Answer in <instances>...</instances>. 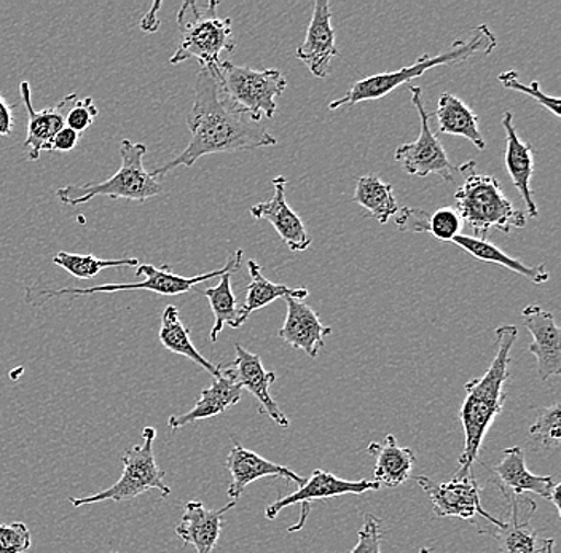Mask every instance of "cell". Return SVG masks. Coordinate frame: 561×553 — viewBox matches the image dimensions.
<instances>
[{
  "mask_svg": "<svg viewBox=\"0 0 561 553\" xmlns=\"http://www.w3.org/2000/svg\"><path fill=\"white\" fill-rule=\"evenodd\" d=\"M144 442L140 446H133L123 453L122 477L111 488L103 489L96 495L85 496V498H70L73 507H83L88 504L104 503V500H129L138 498L142 493L157 489L161 498H168L171 495L170 485L164 482V472L157 464L156 454H153V442H156V428H144Z\"/></svg>",
  "mask_w": 561,
  "mask_h": 553,
  "instance_id": "9c48e42d",
  "label": "cell"
},
{
  "mask_svg": "<svg viewBox=\"0 0 561 553\" xmlns=\"http://www.w3.org/2000/svg\"><path fill=\"white\" fill-rule=\"evenodd\" d=\"M249 275L251 283L245 287V302L243 304V313L245 320H249L254 311L268 307L270 303L278 299L293 297L296 300H304L308 297L307 287H287L284 285H275L263 276L262 267L255 261L248 262Z\"/></svg>",
  "mask_w": 561,
  "mask_h": 553,
  "instance_id": "f546056e",
  "label": "cell"
},
{
  "mask_svg": "<svg viewBox=\"0 0 561 553\" xmlns=\"http://www.w3.org/2000/svg\"><path fill=\"white\" fill-rule=\"evenodd\" d=\"M458 171L466 178L455 194L456 211L471 227L473 238L486 240L493 229L501 233L525 229V212L515 208L496 177L476 173V161L461 164Z\"/></svg>",
  "mask_w": 561,
  "mask_h": 553,
  "instance_id": "277c9868",
  "label": "cell"
},
{
  "mask_svg": "<svg viewBox=\"0 0 561 553\" xmlns=\"http://www.w3.org/2000/svg\"><path fill=\"white\" fill-rule=\"evenodd\" d=\"M217 80L228 100L257 124H261L262 117L270 120L275 118L278 111L276 100L283 96L287 87L286 77L278 69L255 71L231 61H222Z\"/></svg>",
  "mask_w": 561,
  "mask_h": 553,
  "instance_id": "ba28073f",
  "label": "cell"
},
{
  "mask_svg": "<svg viewBox=\"0 0 561 553\" xmlns=\"http://www.w3.org/2000/svg\"><path fill=\"white\" fill-rule=\"evenodd\" d=\"M396 216L401 232L430 233L444 243H451L461 234L462 219L454 208H440L434 215L424 209L403 208Z\"/></svg>",
  "mask_w": 561,
  "mask_h": 553,
  "instance_id": "484cf974",
  "label": "cell"
},
{
  "mask_svg": "<svg viewBox=\"0 0 561 553\" xmlns=\"http://www.w3.org/2000/svg\"><path fill=\"white\" fill-rule=\"evenodd\" d=\"M226 468L231 475L227 495L228 498L234 500V503L241 498L245 486L251 485L252 482L259 481V479L280 477L297 483L298 486L304 485L305 481H307V479L296 474L293 469L265 460L261 454L248 450V448L243 446H238V443L231 448L230 453H228Z\"/></svg>",
  "mask_w": 561,
  "mask_h": 553,
  "instance_id": "ffe728a7",
  "label": "cell"
},
{
  "mask_svg": "<svg viewBox=\"0 0 561 553\" xmlns=\"http://www.w3.org/2000/svg\"><path fill=\"white\" fill-rule=\"evenodd\" d=\"M380 488V483L375 481H343V479L336 477L325 469H316L313 475L305 481L297 492H294L293 495L280 496L278 500L270 504L266 507L265 517L273 520L286 507L301 504V516L298 518V523L287 530L289 533H296L307 523L313 500L340 498V496L345 495H364V493L377 492Z\"/></svg>",
  "mask_w": 561,
  "mask_h": 553,
  "instance_id": "7c38bea8",
  "label": "cell"
},
{
  "mask_svg": "<svg viewBox=\"0 0 561 553\" xmlns=\"http://www.w3.org/2000/svg\"><path fill=\"white\" fill-rule=\"evenodd\" d=\"M146 143L131 142L123 139L121 146L122 164L114 176L103 182H87V184L68 185L58 188L56 198L66 206L87 205L96 197L112 199H128V201L142 203L158 197L163 192L160 182L144 168L146 157Z\"/></svg>",
  "mask_w": 561,
  "mask_h": 553,
  "instance_id": "8992f818",
  "label": "cell"
},
{
  "mask_svg": "<svg viewBox=\"0 0 561 553\" xmlns=\"http://www.w3.org/2000/svg\"><path fill=\"white\" fill-rule=\"evenodd\" d=\"M237 503L231 500L222 509L209 510L202 500H188L181 521L175 527V534L184 544L193 545L196 553H214L222 533V518Z\"/></svg>",
  "mask_w": 561,
  "mask_h": 553,
  "instance_id": "7402d4cb",
  "label": "cell"
},
{
  "mask_svg": "<svg viewBox=\"0 0 561 553\" xmlns=\"http://www.w3.org/2000/svg\"><path fill=\"white\" fill-rule=\"evenodd\" d=\"M111 553H117V552H111Z\"/></svg>",
  "mask_w": 561,
  "mask_h": 553,
  "instance_id": "7bdbcfd3",
  "label": "cell"
},
{
  "mask_svg": "<svg viewBox=\"0 0 561 553\" xmlns=\"http://www.w3.org/2000/svg\"><path fill=\"white\" fill-rule=\"evenodd\" d=\"M13 128H15V115H13L12 104L0 94V138L12 135Z\"/></svg>",
  "mask_w": 561,
  "mask_h": 553,
  "instance_id": "ab89813d",
  "label": "cell"
},
{
  "mask_svg": "<svg viewBox=\"0 0 561 553\" xmlns=\"http://www.w3.org/2000/svg\"><path fill=\"white\" fill-rule=\"evenodd\" d=\"M80 141L79 133L73 131V129L62 128L58 135L55 136L50 146V152H59V153H68L72 152L76 149L77 143Z\"/></svg>",
  "mask_w": 561,
  "mask_h": 553,
  "instance_id": "f35d334b",
  "label": "cell"
},
{
  "mask_svg": "<svg viewBox=\"0 0 561 553\" xmlns=\"http://www.w3.org/2000/svg\"><path fill=\"white\" fill-rule=\"evenodd\" d=\"M416 483L430 496L434 514L437 517H458L466 521L482 517L491 525L501 523V520L483 509L482 498H480L482 489H480L479 482L473 479V475L462 479V481L454 479V481L447 483H437L431 481L430 477L420 475V477H416Z\"/></svg>",
  "mask_w": 561,
  "mask_h": 553,
  "instance_id": "4fadbf2b",
  "label": "cell"
},
{
  "mask_svg": "<svg viewBox=\"0 0 561 553\" xmlns=\"http://www.w3.org/2000/svg\"><path fill=\"white\" fill-rule=\"evenodd\" d=\"M219 2L210 0L205 7L195 0L182 3L178 13V26L182 41L178 50L171 56L170 65H181L188 59H196L202 68L219 72L222 65L220 55L231 54L237 48L230 19L217 16Z\"/></svg>",
  "mask_w": 561,
  "mask_h": 553,
  "instance_id": "5b68a950",
  "label": "cell"
},
{
  "mask_svg": "<svg viewBox=\"0 0 561 553\" xmlns=\"http://www.w3.org/2000/svg\"><path fill=\"white\" fill-rule=\"evenodd\" d=\"M451 243L455 246L461 247L471 254L477 261L486 262V264H496L501 267L511 269V272L517 273V275L525 276L528 281L535 283V285H543L549 281L550 273L546 265L541 264L538 267H526L524 262L517 261V258L511 257L506 252L494 246L489 240H477L473 237H466V234H458Z\"/></svg>",
  "mask_w": 561,
  "mask_h": 553,
  "instance_id": "83f0119b",
  "label": "cell"
},
{
  "mask_svg": "<svg viewBox=\"0 0 561 553\" xmlns=\"http://www.w3.org/2000/svg\"><path fill=\"white\" fill-rule=\"evenodd\" d=\"M410 94H412L413 106L420 115V136L416 141L399 146L396 149L394 160L401 164L409 176L424 178L436 174L444 181L454 182V171H458V166L448 159L447 150L438 141L436 133L431 129L430 114L423 104V90L412 85Z\"/></svg>",
  "mask_w": 561,
  "mask_h": 553,
  "instance_id": "30bf717a",
  "label": "cell"
},
{
  "mask_svg": "<svg viewBox=\"0 0 561 553\" xmlns=\"http://www.w3.org/2000/svg\"><path fill=\"white\" fill-rule=\"evenodd\" d=\"M286 321L279 329L278 337L314 359L324 348V337L332 334V329L322 324L313 308L301 300L286 297Z\"/></svg>",
  "mask_w": 561,
  "mask_h": 553,
  "instance_id": "44dd1931",
  "label": "cell"
},
{
  "mask_svg": "<svg viewBox=\"0 0 561 553\" xmlns=\"http://www.w3.org/2000/svg\"><path fill=\"white\" fill-rule=\"evenodd\" d=\"M234 353H237V357L233 362L226 364L227 369L233 373L234 380L243 390L249 391L257 399L262 413H266L280 428H289V419L270 393V388L276 381L275 373L263 367L261 356L248 352L238 343L234 345Z\"/></svg>",
  "mask_w": 561,
  "mask_h": 553,
  "instance_id": "e0dca14e",
  "label": "cell"
},
{
  "mask_svg": "<svg viewBox=\"0 0 561 553\" xmlns=\"http://www.w3.org/2000/svg\"><path fill=\"white\" fill-rule=\"evenodd\" d=\"M497 489L508 506L507 520L500 525H491L485 520L479 533L494 539L501 553H553L556 539L539 535L529 523L538 509L535 500Z\"/></svg>",
  "mask_w": 561,
  "mask_h": 553,
  "instance_id": "8fae6325",
  "label": "cell"
},
{
  "mask_svg": "<svg viewBox=\"0 0 561 553\" xmlns=\"http://www.w3.org/2000/svg\"><path fill=\"white\" fill-rule=\"evenodd\" d=\"M160 9V3H156L153 5V10L150 13H147L146 19L142 20V30L144 31H156L158 26V21H153V19L157 20V10Z\"/></svg>",
  "mask_w": 561,
  "mask_h": 553,
  "instance_id": "60d3db41",
  "label": "cell"
},
{
  "mask_svg": "<svg viewBox=\"0 0 561 553\" xmlns=\"http://www.w3.org/2000/svg\"><path fill=\"white\" fill-rule=\"evenodd\" d=\"M158 338H160L161 346L167 348L168 352L174 353L182 357H187L196 366L205 369L210 376L217 378L220 376L219 367L214 366L209 362L206 357L199 355L198 349L195 348L191 338V329L185 327L184 322L179 316V310L174 304L164 308L163 316H161V327L158 332Z\"/></svg>",
  "mask_w": 561,
  "mask_h": 553,
  "instance_id": "f1b7e54d",
  "label": "cell"
},
{
  "mask_svg": "<svg viewBox=\"0 0 561 553\" xmlns=\"http://www.w3.org/2000/svg\"><path fill=\"white\" fill-rule=\"evenodd\" d=\"M53 264L59 268L66 269L70 276L77 279H93L100 275L103 269L107 268H136L139 267V261L136 257L114 258V261H105V258L94 257L93 254H70V252H58L53 257Z\"/></svg>",
  "mask_w": 561,
  "mask_h": 553,
  "instance_id": "d6a6232c",
  "label": "cell"
},
{
  "mask_svg": "<svg viewBox=\"0 0 561 553\" xmlns=\"http://www.w3.org/2000/svg\"><path fill=\"white\" fill-rule=\"evenodd\" d=\"M243 262V251L238 250L228 257L226 267L214 269L205 275L187 276L175 275L171 272L170 265H163L158 268L156 265H139L136 269V276H146L144 281L125 283V285H101L91 287H62V289H53L45 287L42 283L26 287V302L31 304H42L51 299H61V297H85L94 293H118L125 290H149V292L160 293V296H181L188 292L199 283L209 281L213 278H220L226 273H237Z\"/></svg>",
  "mask_w": 561,
  "mask_h": 553,
  "instance_id": "52a82bcc",
  "label": "cell"
},
{
  "mask_svg": "<svg viewBox=\"0 0 561 553\" xmlns=\"http://www.w3.org/2000/svg\"><path fill=\"white\" fill-rule=\"evenodd\" d=\"M192 139L184 152L152 171L153 178H163L179 166L192 168L199 159L214 153L252 152L278 143L257 122L231 103L220 89L219 80L209 69H199L195 96L187 117Z\"/></svg>",
  "mask_w": 561,
  "mask_h": 553,
  "instance_id": "6da1fadb",
  "label": "cell"
},
{
  "mask_svg": "<svg viewBox=\"0 0 561 553\" xmlns=\"http://www.w3.org/2000/svg\"><path fill=\"white\" fill-rule=\"evenodd\" d=\"M287 178L278 176L273 178V198L270 201L259 203L251 208V216L255 220H266L279 234L280 240L293 252H304L311 246V237L305 229L304 222L297 212L290 209L286 201Z\"/></svg>",
  "mask_w": 561,
  "mask_h": 553,
  "instance_id": "d6986e66",
  "label": "cell"
},
{
  "mask_svg": "<svg viewBox=\"0 0 561 553\" xmlns=\"http://www.w3.org/2000/svg\"><path fill=\"white\" fill-rule=\"evenodd\" d=\"M350 553H381V527L377 517L367 514L357 534V544Z\"/></svg>",
  "mask_w": 561,
  "mask_h": 553,
  "instance_id": "8d00e7d4",
  "label": "cell"
},
{
  "mask_svg": "<svg viewBox=\"0 0 561 553\" xmlns=\"http://www.w3.org/2000/svg\"><path fill=\"white\" fill-rule=\"evenodd\" d=\"M501 85L507 90L520 91V93L528 94L529 97L536 101V103L541 104L542 107H546L547 111L552 112L557 118H560V100L559 97L547 96L546 93L541 90V85H539L538 80H533L529 85H525L518 80V73L515 71H507L501 73L497 77Z\"/></svg>",
  "mask_w": 561,
  "mask_h": 553,
  "instance_id": "e575fe53",
  "label": "cell"
},
{
  "mask_svg": "<svg viewBox=\"0 0 561 553\" xmlns=\"http://www.w3.org/2000/svg\"><path fill=\"white\" fill-rule=\"evenodd\" d=\"M496 47L497 41L493 31L486 24H479V26L473 27L472 37L469 41L456 38L451 47L448 50L442 51L440 55H423L419 61L413 62L412 66H407V68L399 69V71L377 73V76L357 80L346 91L345 96L332 101L329 104V108L335 111V108L354 106V104L364 103V101L380 100V97L388 96L389 93H392L399 87L405 85L410 80L419 79L430 69L438 68V66L466 62L476 55L489 56L493 54Z\"/></svg>",
  "mask_w": 561,
  "mask_h": 553,
  "instance_id": "3957f363",
  "label": "cell"
},
{
  "mask_svg": "<svg viewBox=\"0 0 561 553\" xmlns=\"http://www.w3.org/2000/svg\"><path fill=\"white\" fill-rule=\"evenodd\" d=\"M367 451L377 457L374 469L375 482L396 488L409 481L416 463L415 453L410 448L399 447L398 439L392 434H388L381 443H370Z\"/></svg>",
  "mask_w": 561,
  "mask_h": 553,
  "instance_id": "d4e9b609",
  "label": "cell"
},
{
  "mask_svg": "<svg viewBox=\"0 0 561 553\" xmlns=\"http://www.w3.org/2000/svg\"><path fill=\"white\" fill-rule=\"evenodd\" d=\"M420 553H431V551L427 548H423V549H420Z\"/></svg>",
  "mask_w": 561,
  "mask_h": 553,
  "instance_id": "b9f144b4",
  "label": "cell"
},
{
  "mask_svg": "<svg viewBox=\"0 0 561 553\" xmlns=\"http://www.w3.org/2000/svg\"><path fill=\"white\" fill-rule=\"evenodd\" d=\"M525 327L531 334L533 343L529 353L536 357V370L539 380L561 373V331L556 318L539 304H528L522 311Z\"/></svg>",
  "mask_w": 561,
  "mask_h": 553,
  "instance_id": "2e32d148",
  "label": "cell"
},
{
  "mask_svg": "<svg viewBox=\"0 0 561 553\" xmlns=\"http://www.w3.org/2000/svg\"><path fill=\"white\" fill-rule=\"evenodd\" d=\"M497 479V488L515 496H524L525 493L541 496L549 499L556 506L557 514L561 516L560 483L553 481L550 475H536L526 468L524 450L520 447H508L503 451V458L493 469Z\"/></svg>",
  "mask_w": 561,
  "mask_h": 553,
  "instance_id": "9a60e30c",
  "label": "cell"
},
{
  "mask_svg": "<svg viewBox=\"0 0 561 553\" xmlns=\"http://www.w3.org/2000/svg\"><path fill=\"white\" fill-rule=\"evenodd\" d=\"M561 408L559 404L550 407L539 408L536 415L535 425L529 428V436L535 439L539 446L547 448H559L561 439Z\"/></svg>",
  "mask_w": 561,
  "mask_h": 553,
  "instance_id": "836d02e7",
  "label": "cell"
},
{
  "mask_svg": "<svg viewBox=\"0 0 561 553\" xmlns=\"http://www.w3.org/2000/svg\"><path fill=\"white\" fill-rule=\"evenodd\" d=\"M518 329L515 325H501L496 329V356L486 370L485 376L476 378L465 384L466 399L459 408V422L465 429V450L459 457L458 469L454 479L471 477L472 465L479 460L483 439L493 425L494 419L503 412L507 395L504 387L511 380L512 346L517 339Z\"/></svg>",
  "mask_w": 561,
  "mask_h": 553,
  "instance_id": "7a4b0ae2",
  "label": "cell"
},
{
  "mask_svg": "<svg viewBox=\"0 0 561 553\" xmlns=\"http://www.w3.org/2000/svg\"><path fill=\"white\" fill-rule=\"evenodd\" d=\"M33 548V534L21 521L0 523V553H26Z\"/></svg>",
  "mask_w": 561,
  "mask_h": 553,
  "instance_id": "d590c367",
  "label": "cell"
},
{
  "mask_svg": "<svg viewBox=\"0 0 561 553\" xmlns=\"http://www.w3.org/2000/svg\"><path fill=\"white\" fill-rule=\"evenodd\" d=\"M217 367H219L220 376L214 378L213 384L202 391L192 411L182 413V415L170 416L168 426L171 429H181L191 425V423L214 418V416L220 415V413L228 411L241 401L243 388L234 380L231 370L227 369L226 364Z\"/></svg>",
  "mask_w": 561,
  "mask_h": 553,
  "instance_id": "603a6c76",
  "label": "cell"
},
{
  "mask_svg": "<svg viewBox=\"0 0 561 553\" xmlns=\"http://www.w3.org/2000/svg\"><path fill=\"white\" fill-rule=\"evenodd\" d=\"M436 118L440 135L461 136L476 146L485 150L486 142L479 128V117L465 101L451 93H442L438 97Z\"/></svg>",
  "mask_w": 561,
  "mask_h": 553,
  "instance_id": "4316f807",
  "label": "cell"
},
{
  "mask_svg": "<svg viewBox=\"0 0 561 553\" xmlns=\"http://www.w3.org/2000/svg\"><path fill=\"white\" fill-rule=\"evenodd\" d=\"M20 96L27 112L24 150H26L27 160L37 161L44 150L50 152L53 139L62 128H66V115L70 107L79 101V96L77 93H70L62 97L56 106L44 108V111H35L30 82L20 83Z\"/></svg>",
  "mask_w": 561,
  "mask_h": 553,
  "instance_id": "5bb4252c",
  "label": "cell"
},
{
  "mask_svg": "<svg viewBox=\"0 0 561 553\" xmlns=\"http://www.w3.org/2000/svg\"><path fill=\"white\" fill-rule=\"evenodd\" d=\"M231 275L233 273H226L220 276L219 285L208 287L202 292L209 300V307L214 314V325L209 335L213 343L217 342L226 325H230L231 329H240L248 321L244 318L243 307L238 303L233 289H231Z\"/></svg>",
  "mask_w": 561,
  "mask_h": 553,
  "instance_id": "4dcf8cb0",
  "label": "cell"
},
{
  "mask_svg": "<svg viewBox=\"0 0 561 553\" xmlns=\"http://www.w3.org/2000/svg\"><path fill=\"white\" fill-rule=\"evenodd\" d=\"M336 55H339V48H336L335 31L332 26L331 5L328 0H318L314 3L307 37L297 48L296 58L300 59L314 77L324 79Z\"/></svg>",
  "mask_w": 561,
  "mask_h": 553,
  "instance_id": "ac0fdd59",
  "label": "cell"
},
{
  "mask_svg": "<svg viewBox=\"0 0 561 553\" xmlns=\"http://www.w3.org/2000/svg\"><path fill=\"white\" fill-rule=\"evenodd\" d=\"M96 117V104L93 103L91 97H87V100L77 101V103L70 107L68 115H66V126L80 135V133L87 131V129L94 124Z\"/></svg>",
  "mask_w": 561,
  "mask_h": 553,
  "instance_id": "74e56055",
  "label": "cell"
},
{
  "mask_svg": "<svg viewBox=\"0 0 561 553\" xmlns=\"http://www.w3.org/2000/svg\"><path fill=\"white\" fill-rule=\"evenodd\" d=\"M503 126L504 131H506V157H504V160H506L508 176H511L512 184L524 199L526 215L536 219L539 216V209L531 192V178L533 173H535V150H533L531 143L524 141L517 135L512 112H504Z\"/></svg>",
  "mask_w": 561,
  "mask_h": 553,
  "instance_id": "cb8c5ba5",
  "label": "cell"
},
{
  "mask_svg": "<svg viewBox=\"0 0 561 553\" xmlns=\"http://www.w3.org/2000/svg\"><path fill=\"white\" fill-rule=\"evenodd\" d=\"M353 201L366 209L368 215L383 226L399 212L394 188L375 174L357 178Z\"/></svg>",
  "mask_w": 561,
  "mask_h": 553,
  "instance_id": "1f68e13d",
  "label": "cell"
}]
</instances>
